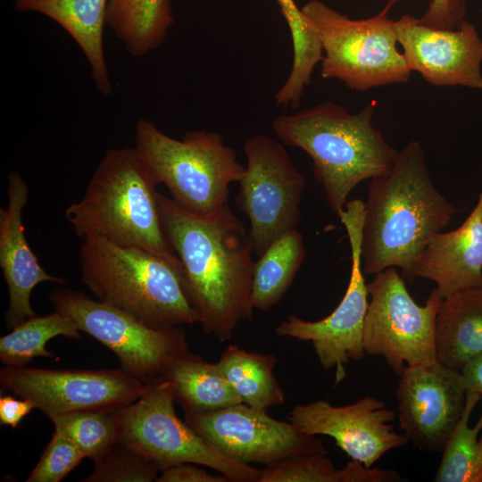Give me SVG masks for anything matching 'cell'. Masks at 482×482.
<instances>
[{
	"instance_id": "obj_39",
	"label": "cell",
	"mask_w": 482,
	"mask_h": 482,
	"mask_svg": "<svg viewBox=\"0 0 482 482\" xmlns=\"http://www.w3.org/2000/svg\"><path fill=\"white\" fill-rule=\"evenodd\" d=\"M481 482H482V480H481Z\"/></svg>"
},
{
	"instance_id": "obj_6",
	"label": "cell",
	"mask_w": 482,
	"mask_h": 482,
	"mask_svg": "<svg viewBox=\"0 0 482 482\" xmlns=\"http://www.w3.org/2000/svg\"><path fill=\"white\" fill-rule=\"evenodd\" d=\"M135 149L157 183L195 214L207 215L226 205L229 185L238 182L245 171L235 150L214 131H189L176 139L141 119Z\"/></svg>"
},
{
	"instance_id": "obj_35",
	"label": "cell",
	"mask_w": 482,
	"mask_h": 482,
	"mask_svg": "<svg viewBox=\"0 0 482 482\" xmlns=\"http://www.w3.org/2000/svg\"><path fill=\"white\" fill-rule=\"evenodd\" d=\"M35 408L37 406L30 399L22 398L20 400L11 395H1L0 422L15 428L21 420Z\"/></svg>"
},
{
	"instance_id": "obj_14",
	"label": "cell",
	"mask_w": 482,
	"mask_h": 482,
	"mask_svg": "<svg viewBox=\"0 0 482 482\" xmlns=\"http://www.w3.org/2000/svg\"><path fill=\"white\" fill-rule=\"evenodd\" d=\"M185 422L225 456L241 463L270 464L304 453L327 454L316 436L293 423L275 420L267 411L238 403L204 413H185Z\"/></svg>"
},
{
	"instance_id": "obj_33",
	"label": "cell",
	"mask_w": 482,
	"mask_h": 482,
	"mask_svg": "<svg viewBox=\"0 0 482 482\" xmlns=\"http://www.w3.org/2000/svg\"><path fill=\"white\" fill-rule=\"evenodd\" d=\"M465 0H431L420 21L432 28L454 29L465 21Z\"/></svg>"
},
{
	"instance_id": "obj_31",
	"label": "cell",
	"mask_w": 482,
	"mask_h": 482,
	"mask_svg": "<svg viewBox=\"0 0 482 482\" xmlns=\"http://www.w3.org/2000/svg\"><path fill=\"white\" fill-rule=\"evenodd\" d=\"M341 473L325 453L289 455L266 465L259 482H340Z\"/></svg>"
},
{
	"instance_id": "obj_23",
	"label": "cell",
	"mask_w": 482,
	"mask_h": 482,
	"mask_svg": "<svg viewBox=\"0 0 482 482\" xmlns=\"http://www.w3.org/2000/svg\"><path fill=\"white\" fill-rule=\"evenodd\" d=\"M173 22L170 0H109L106 25L133 56L157 48Z\"/></svg>"
},
{
	"instance_id": "obj_5",
	"label": "cell",
	"mask_w": 482,
	"mask_h": 482,
	"mask_svg": "<svg viewBox=\"0 0 482 482\" xmlns=\"http://www.w3.org/2000/svg\"><path fill=\"white\" fill-rule=\"evenodd\" d=\"M81 280L95 296L157 328L200 322L181 268L146 250L82 238Z\"/></svg>"
},
{
	"instance_id": "obj_11",
	"label": "cell",
	"mask_w": 482,
	"mask_h": 482,
	"mask_svg": "<svg viewBox=\"0 0 482 482\" xmlns=\"http://www.w3.org/2000/svg\"><path fill=\"white\" fill-rule=\"evenodd\" d=\"M243 150L246 166L235 201L249 219L253 251L260 256L271 243L296 229L305 179L284 144L270 136L249 137Z\"/></svg>"
},
{
	"instance_id": "obj_37",
	"label": "cell",
	"mask_w": 482,
	"mask_h": 482,
	"mask_svg": "<svg viewBox=\"0 0 482 482\" xmlns=\"http://www.w3.org/2000/svg\"><path fill=\"white\" fill-rule=\"evenodd\" d=\"M482 480V436L479 437V447L475 465L472 470L471 482H481Z\"/></svg>"
},
{
	"instance_id": "obj_25",
	"label": "cell",
	"mask_w": 482,
	"mask_h": 482,
	"mask_svg": "<svg viewBox=\"0 0 482 482\" xmlns=\"http://www.w3.org/2000/svg\"><path fill=\"white\" fill-rule=\"evenodd\" d=\"M305 256L301 233L290 230L271 243L254 262L251 290L253 309L268 311L286 294Z\"/></svg>"
},
{
	"instance_id": "obj_22",
	"label": "cell",
	"mask_w": 482,
	"mask_h": 482,
	"mask_svg": "<svg viewBox=\"0 0 482 482\" xmlns=\"http://www.w3.org/2000/svg\"><path fill=\"white\" fill-rule=\"evenodd\" d=\"M164 378L174 386V401L185 413H204L242 403L217 362L211 363L189 350L170 366Z\"/></svg>"
},
{
	"instance_id": "obj_30",
	"label": "cell",
	"mask_w": 482,
	"mask_h": 482,
	"mask_svg": "<svg viewBox=\"0 0 482 482\" xmlns=\"http://www.w3.org/2000/svg\"><path fill=\"white\" fill-rule=\"evenodd\" d=\"M94 461L95 468L84 481L149 482L156 480L161 471L150 459L118 440Z\"/></svg>"
},
{
	"instance_id": "obj_15",
	"label": "cell",
	"mask_w": 482,
	"mask_h": 482,
	"mask_svg": "<svg viewBox=\"0 0 482 482\" xmlns=\"http://www.w3.org/2000/svg\"><path fill=\"white\" fill-rule=\"evenodd\" d=\"M399 378L400 429L420 451L442 452L465 407L461 373L436 360L407 366Z\"/></svg>"
},
{
	"instance_id": "obj_28",
	"label": "cell",
	"mask_w": 482,
	"mask_h": 482,
	"mask_svg": "<svg viewBox=\"0 0 482 482\" xmlns=\"http://www.w3.org/2000/svg\"><path fill=\"white\" fill-rule=\"evenodd\" d=\"M481 398L480 394L467 391L462 415L442 451V460L434 478L436 482H471L479 447L482 414L474 427L469 426V420Z\"/></svg>"
},
{
	"instance_id": "obj_17",
	"label": "cell",
	"mask_w": 482,
	"mask_h": 482,
	"mask_svg": "<svg viewBox=\"0 0 482 482\" xmlns=\"http://www.w3.org/2000/svg\"><path fill=\"white\" fill-rule=\"evenodd\" d=\"M395 26L411 71L436 87L482 90V38L473 24L463 21L458 29H436L404 14Z\"/></svg>"
},
{
	"instance_id": "obj_18",
	"label": "cell",
	"mask_w": 482,
	"mask_h": 482,
	"mask_svg": "<svg viewBox=\"0 0 482 482\" xmlns=\"http://www.w3.org/2000/svg\"><path fill=\"white\" fill-rule=\"evenodd\" d=\"M7 184V206L0 208V267L9 295L4 320L13 328L36 315L30 295L37 285L45 281L62 285L64 278L45 270L26 238L22 212L29 199V186L25 179L12 171Z\"/></svg>"
},
{
	"instance_id": "obj_13",
	"label": "cell",
	"mask_w": 482,
	"mask_h": 482,
	"mask_svg": "<svg viewBox=\"0 0 482 482\" xmlns=\"http://www.w3.org/2000/svg\"><path fill=\"white\" fill-rule=\"evenodd\" d=\"M2 390L33 401L50 419L81 410H112L138 399L147 384L120 370H49L5 366Z\"/></svg>"
},
{
	"instance_id": "obj_29",
	"label": "cell",
	"mask_w": 482,
	"mask_h": 482,
	"mask_svg": "<svg viewBox=\"0 0 482 482\" xmlns=\"http://www.w3.org/2000/svg\"><path fill=\"white\" fill-rule=\"evenodd\" d=\"M113 410H81L52 417L54 432L71 440L95 460L118 439Z\"/></svg>"
},
{
	"instance_id": "obj_26",
	"label": "cell",
	"mask_w": 482,
	"mask_h": 482,
	"mask_svg": "<svg viewBox=\"0 0 482 482\" xmlns=\"http://www.w3.org/2000/svg\"><path fill=\"white\" fill-rule=\"evenodd\" d=\"M290 30L293 62L283 86L275 94L278 106L298 108L313 70L323 57L320 40L294 0H276Z\"/></svg>"
},
{
	"instance_id": "obj_34",
	"label": "cell",
	"mask_w": 482,
	"mask_h": 482,
	"mask_svg": "<svg viewBox=\"0 0 482 482\" xmlns=\"http://www.w3.org/2000/svg\"><path fill=\"white\" fill-rule=\"evenodd\" d=\"M158 482H228L221 474L214 475L193 463H179L168 467L157 477Z\"/></svg>"
},
{
	"instance_id": "obj_12",
	"label": "cell",
	"mask_w": 482,
	"mask_h": 482,
	"mask_svg": "<svg viewBox=\"0 0 482 482\" xmlns=\"http://www.w3.org/2000/svg\"><path fill=\"white\" fill-rule=\"evenodd\" d=\"M365 204L354 199L345 204L339 215L351 246L352 267L345 294L337 307L326 318L309 321L294 314L275 328L278 337L311 341L318 360L326 370L336 368V382L345 377V365L364 357L363 327L369 307V291L362 267L361 244Z\"/></svg>"
},
{
	"instance_id": "obj_16",
	"label": "cell",
	"mask_w": 482,
	"mask_h": 482,
	"mask_svg": "<svg viewBox=\"0 0 482 482\" xmlns=\"http://www.w3.org/2000/svg\"><path fill=\"white\" fill-rule=\"evenodd\" d=\"M287 419L303 434L332 437L352 460L367 468L386 452L409 442L391 424L395 411L371 396L345 406H333L325 400L296 404Z\"/></svg>"
},
{
	"instance_id": "obj_10",
	"label": "cell",
	"mask_w": 482,
	"mask_h": 482,
	"mask_svg": "<svg viewBox=\"0 0 482 482\" xmlns=\"http://www.w3.org/2000/svg\"><path fill=\"white\" fill-rule=\"evenodd\" d=\"M395 267L367 284L370 301L364 320L365 353L381 356L399 376L407 366L436 361V320L442 296L435 288L424 305L409 294Z\"/></svg>"
},
{
	"instance_id": "obj_19",
	"label": "cell",
	"mask_w": 482,
	"mask_h": 482,
	"mask_svg": "<svg viewBox=\"0 0 482 482\" xmlns=\"http://www.w3.org/2000/svg\"><path fill=\"white\" fill-rule=\"evenodd\" d=\"M416 274L434 281L442 298L482 287V192L459 228L439 232L431 239L418 262Z\"/></svg>"
},
{
	"instance_id": "obj_8",
	"label": "cell",
	"mask_w": 482,
	"mask_h": 482,
	"mask_svg": "<svg viewBox=\"0 0 482 482\" xmlns=\"http://www.w3.org/2000/svg\"><path fill=\"white\" fill-rule=\"evenodd\" d=\"M174 386L168 378L148 383L136 401L116 408L118 441L162 470L179 463L209 467L231 482H259L262 470L215 449L176 415Z\"/></svg>"
},
{
	"instance_id": "obj_1",
	"label": "cell",
	"mask_w": 482,
	"mask_h": 482,
	"mask_svg": "<svg viewBox=\"0 0 482 482\" xmlns=\"http://www.w3.org/2000/svg\"><path fill=\"white\" fill-rule=\"evenodd\" d=\"M158 206L203 331L221 343L228 341L237 325L253 316L254 262L249 233L228 204L200 215L159 193Z\"/></svg>"
},
{
	"instance_id": "obj_36",
	"label": "cell",
	"mask_w": 482,
	"mask_h": 482,
	"mask_svg": "<svg viewBox=\"0 0 482 482\" xmlns=\"http://www.w3.org/2000/svg\"><path fill=\"white\" fill-rule=\"evenodd\" d=\"M461 373L466 391H474L482 395V353L470 360Z\"/></svg>"
},
{
	"instance_id": "obj_9",
	"label": "cell",
	"mask_w": 482,
	"mask_h": 482,
	"mask_svg": "<svg viewBox=\"0 0 482 482\" xmlns=\"http://www.w3.org/2000/svg\"><path fill=\"white\" fill-rule=\"evenodd\" d=\"M55 311L112 351L124 370L145 384L164 378L171 363L188 351L181 327L157 328L127 312L79 290L57 288Z\"/></svg>"
},
{
	"instance_id": "obj_24",
	"label": "cell",
	"mask_w": 482,
	"mask_h": 482,
	"mask_svg": "<svg viewBox=\"0 0 482 482\" xmlns=\"http://www.w3.org/2000/svg\"><path fill=\"white\" fill-rule=\"evenodd\" d=\"M277 361L273 354L247 352L231 345L222 353L217 365L242 403L267 411L285 400L273 374Z\"/></svg>"
},
{
	"instance_id": "obj_38",
	"label": "cell",
	"mask_w": 482,
	"mask_h": 482,
	"mask_svg": "<svg viewBox=\"0 0 482 482\" xmlns=\"http://www.w3.org/2000/svg\"><path fill=\"white\" fill-rule=\"evenodd\" d=\"M403 1H409V0H387L384 8L386 9L387 11H389V9L393 5H395L397 3L403 2Z\"/></svg>"
},
{
	"instance_id": "obj_20",
	"label": "cell",
	"mask_w": 482,
	"mask_h": 482,
	"mask_svg": "<svg viewBox=\"0 0 482 482\" xmlns=\"http://www.w3.org/2000/svg\"><path fill=\"white\" fill-rule=\"evenodd\" d=\"M109 0H15L18 12L41 13L59 24L86 56L95 86L108 96L112 87L104 50V28Z\"/></svg>"
},
{
	"instance_id": "obj_3",
	"label": "cell",
	"mask_w": 482,
	"mask_h": 482,
	"mask_svg": "<svg viewBox=\"0 0 482 482\" xmlns=\"http://www.w3.org/2000/svg\"><path fill=\"white\" fill-rule=\"evenodd\" d=\"M375 106L356 113L343 105L323 102L272 121L284 145L304 151L331 210L339 216L351 191L362 181L387 172L398 151L375 129Z\"/></svg>"
},
{
	"instance_id": "obj_4",
	"label": "cell",
	"mask_w": 482,
	"mask_h": 482,
	"mask_svg": "<svg viewBox=\"0 0 482 482\" xmlns=\"http://www.w3.org/2000/svg\"><path fill=\"white\" fill-rule=\"evenodd\" d=\"M158 185L135 147L109 149L83 197L66 208V220L80 238L141 248L180 267L162 227Z\"/></svg>"
},
{
	"instance_id": "obj_7",
	"label": "cell",
	"mask_w": 482,
	"mask_h": 482,
	"mask_svg": "<svg viewBox=\"0 0 482 482\" xmlns=\"http://www.w3.org/2000/svg\"><path fill=\"white\" fill-rule=\"evenodd\" d=\"M301 10L322 46L323 79H337L361 92L408 82L411 71L397 49L395 21L387 17L386 9L362 20L320 0L307 2Z\"/></svg>"
},
{
	"instance_id": "obj_27",
	"label": "cell",
	"mask_w": 482,
	"mask_h": 482,
	"mask_svg": "<svg viewBox=\"0 0 482 482\" xmlns=\"http://www.w3.org/2000/svg\"><path fill=\"white\" fill-rule=\"evenodd\" d=\"M79 338L80 330L68 316L54 311L33 316L0 338V359L5 366L22 367L36 357H53L46 345L55 337Z\"/></svg>"
},
{
	"instance_id": "obj_32",
	"label": "cell",
	"mask_w": 482,
	"mask_h": 482,
	"mask_svg": "<svg viewBox=\"0 0 482 482\" xmlns=\"http://www.w3.org/2000/svg\"><path fill=\"white\" fill-rule=\"evenodd\" d=\"M86 456L69 438L54 432L27 482H58Z\"/></svg>"
},
{
	"instance_id": "obj_2",
	"label": "cell",
	"mask_w": 482,
	"mask_h": 482,
	"mask_svg": "<svg viewBox=\"0 0 482 482\" xmlns=\"http://www.w3.org/2000/svg\"><path fill=\"white\" fill-rule=\"evenodd\" d=\"M364 204L363 273L399 268L403 278L411 283L426 246L456 211L435 187L419 141H410L387 172L370 179Z\"/></svg>"
},
{
	"instance_id": "obj_21",
	"label": "cell",
	"mask_w": 482,
	"mask_h": 482,
	"mask_svg": "<svg viewBox=\"0 0 482 482\" xmlns=\"http://www.w3.org/2000/svg\"><path fill=\"white\" fill-rule=\"evenodd\" d=\"M436 349L440 363L460 372L482 353V287L443 298L436 320Z\"/></svg>"
}]
</instances>
